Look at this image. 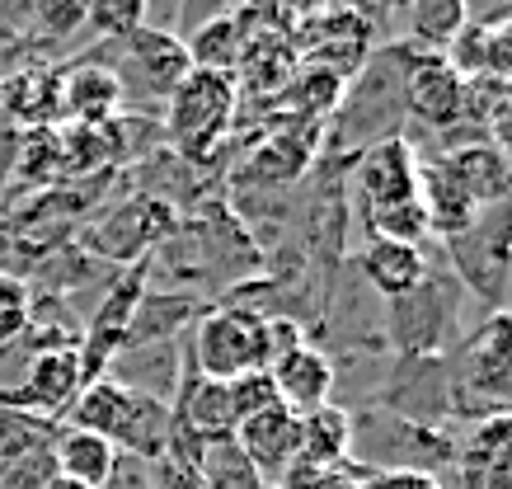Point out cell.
Returning a JSON list of instances; mask_svg holds the SVG:
<instances>
[{
    "instance_id": "36",
    "label": "cell",
    "mask_w": 512,
    "mask_h": 489,
    "mask_svg": "<svg viewBox=\"0 0 512 489\" xmlns=\"http://www.w3.org/2000/svg\"><path fill=\"white\" fill-rule=\"evenodd\" d=\"M503 193H508V203H512V156H508V184H503Z\"/></svg>"
},
{
    "instance_id": "25",
    "label": "cell",
    "mask_w": 512,
    "mask_h": 489,
    "mask_svg": "<svg viewBox=\"0 0 512 489\" xmlns=\"http://www.w3.org/2000/svg\"><path fill=\"white\" fill-rule=\"evenodd\" d=\"M404 24H409V48L447 52L451 38L470 24V0H404Z\"/></svg>"
},
{
    "instance_id": "3",
    "label": "cell",
    "mask_w": 512,
    "mask_h": 489,
    "mask_svg": "<svg viewBox=\"0 0 512 489\" xmlns=\"http://www.w3.org/2000/svg\"><path fill=\"white\" fill-rule=\"evenodd\" d=\"M470 306L475 301L447 273L442 254H433V269L414 292L381 301V330H386L390 358H447L475 325L466 316Z\"/></svg>"
},
{
    "instance_id": "9",
    "label": "cell",
    "mask_w": 512,
    "mask_h": 489,
    "mask_svg": "<svg viewBox=\"0 0 512 489\" xmlns=\"http://www.w3.org/2000/svg\"><path fill=\"white\" fill-rule=\"evenodd\" d=\"M118 48V62L109 66L113 76H118V90H123V104H141V109H151L160 104L165 109V99L179 90V80L193 71L188 62V48L184 38H174L170 29H137L132 38L123 43H113Z\"/></svg>"
},
{
    "instance_id": "22",
    "label": "cell",
    "mask_w": 512,
    "mask_h": 489,
    "mask_svg": "<svg viewBox=\"0 0 512 489\" xmlns=\"http://www.w3.org/2000/svg\"><path fill=\"white\" fill-rule=\"evenodd\" d=\"M127 410H132V391L118 386L113 377H94V381H85L80 395L66 405V428H90V433H99V438H109L113 447H118Z\"/></svg>"
},
{
    "instance_id": "29",
    "label": "cell",
    "mask_w": 512,
    "mask_h": 489,
    "mask_svg": "<svg viewBox=\"0 0 512 489\" xmlns=\"http://www.w3.org/2000/svg\"><path fill=\"white\" fill-rule=\"evenodd\" d=\"M226 386H231L235 424H240V419H249V414L268 410V405H282V400H278V386H273V377H268V367H259V372H245V377L226 381Z\"/></svg>"
},
{
    "instance_id": "31",
    "label": "cell",
    "mask_w": 512,
    "mask_h": 489,
    "mask_svg": "<svg viewBox=\"0 0 512 489\" xmlns=\"http://www.w3.org/2000/svg\"><path fill=\"white\" fill-rule=\"evenodd\" d=\"M29 325V292L15 278H0V344H10Z\"/></svg>"
},
{
    "instance_id": "30",
    "label": "cell",
    "mask_w": 512,
    "mask_h": 489,
    "mask_svg": "<svg viewBox=\"0 0 512 489\" xmlns=\"http://www.w3.org/2000/svg\"><path fill=\"white\" fill-rule=\"evenodd\" d=\"M273 489H357V466H334V471L292 466Z\"/></svg>"
},
{
    "instance_id": "2",
    "label": "cell",
    "mask_w": 512,
    "mask_h": 489,
    "mask_svg": "<svg viewBox=\"0 0 512 489\" xmlns=\"http://www.w3.org/2000/svg\"><path fill=\"white\" fill-rule=\"evenodd\" d=\"M353 193L367 240H409V245L433 240L419 203V151L404 137L367 146L353 160Z\"/></svg>"
},
{
    "instance_id": "11",
    "label": "cell",
    "mask_w": 512,
    "mask_h": 489,
    "mask_svg": "<svg viewBox=\"0 0 512 489\" xmlns=\"http://www.w3.org/2000/svg\"><path fill=\"white\" fill-rule=\"evenodd\" d=\"M372 57V24L357 15L353 5H325L301 24V43H296V62L329 71V76L348 80L357 66Z\"/></svg>"
},
{
    "instance_id": "27",
    "label": "cell",
    "mask_w": 512,
    "mask_h": 489,
    "mask_svg": "<svg viewBox=\"0 0 512 489\" xmlns=\"http://www.w3.org/2000/svg\"><path fill=\"white\" fill-rule=\"evenodd\" d=\"M146 24H151V0H90V15H85V33L104 43H123Z\"/></svg>"
},
{
    "instance_id": "8",
    "label": "cell",
    "mask_w": 512,
    "mask_h": 489,
    "mask_svg": "<svg viewBox=\"0 0 512 489\" xmlns=\"http://www.w3.org/2000/svg\"><path fill=\"white\" fill-rule=\"evenodd\" d=\"M235 109H240V85L235 76H217V71H188L179 80V90L165 99V137H170L188 160L217 151L235 127Z\"/></svg>"
},
{
    "instance_id": "7",
    "label": "cell",
    "mask_w": 512,
    "mask_h": 489,
    "mask_svg": "<svg viewBox=\"0 0 512 489\" xmlns=\"http://www.w3.org/2000/svg\"><path fill=\"white\" fill-rule=\"evenodd\" d=\"M184 358L193 372L212 381H235L268 367V311L240 301L207 306L184 330Z\"/></svg>"
},
{
    "instance_id": "4",
    "label": "cell",
    "mask_w": 512,
    "mask_h": 489,
    "mask_svg": "<svg viewBox=\"0 0 512 489\" xmlns=\"http://www.w3.org/2000/svg\"><path fill=\"white\" fill-rule=\"evenodd\" d=\"M456 428L484 414L512 410V301L484 311L470 334L447 353Z\"/></svg>"
},
{
    "instance_id": "1",
    "label": "cell",
    "mask_w": 512,
    "mask_h": 489,
    "mask_svg": "<svg viewBox=\"0 0 512 489\" xmlns=\"http://www.w3.org/2000/svg\"><path fill=\"white\" fill-rule=\"evenodd\" d=\"M414 52L404 38L386 43V48H372V57L357 66L353 76L343 80L339 109L329 113V151H348V156H362L367 146L390 142V137H404V71L414 62Z\"/></svg>"
},
{
    "instance_id": "34",
    "label": "cell",
    "mask_w": 512,
    "mask_h": 489,
    "mask_svg": "<svg viewBox=\"0 0 512 489\" xmlns=\"http://www.w3.org/2000/svg\"><path fill=\"white\" fill-rule=\"evenodd\" d=\"M146 489H202L198 471L193 466H179L170 457H156L146 466Z\"/></svg>"
},
{
    "instance_id": "32",
    "label": "cell",
    "mask_w": 512,
    "mask_h": 489,
    "mask_svg": "<svg viewBox=\"0 0 512 489\" xmlns=\"http://www.w3.org/2000/svg\"><path fill=\"white\" fill-rule=\"evenodd\" d=\"M442 489H512V471H480V466L451 461L442 471Z\"/></svg>"
},
{
    "instance_id": "6",
    "label": "cell",
    "mask_w": 512,
    "mask_h": 489,
    "mask_svg": "<svg viewBox=\"0 0 512 489\" xmlns=\"http://www.w3.org/2000/svg\"><path fill=\"white\" fill-rule=\"evenodd\" d=\"M348 414H353L348 466H357V471H423L442 480V471L451 466L456 433H447V428H423L414 419L381 410V405H362Z\"/></svg>"
},
{
    "instance_id": "17",
    "label": "cell",
    "mask_w": 512,
    "mask_h": 489,
    "mask_svg": "<svg viewBox=\"0 0 512 489\" xmlns=\"http://www.w3.org/2000/svg\"><path fill=\"white\" fill-rule=\"evenodd\" d=\"M57 104L80 127H109L123 118V90L104 62H80L57 76Z\"/></svg>"
},
{
    "instance_id": "28",
    "label": "cell",
    "mask_w": 512,
    "mask_h": 489,
    "mask_svg": "<svg viewBox=\"0 0 512 489\" xmlns=\"http://www.w3.org/2000/svg\"><path fill=\"white\" fill-rule=\"evenodd\" d=\"M85 15H90V0H29V24L47 43H66L85 33Z\"/></svg>"
},
{
    "instance_id": "10",
    "label": "cell",
    "mask_w": 512,
    "mask_h": 489,
    "mask_svg": "<svg viewBox=\"0 0 512 489\" xmlns=\"http://www.w3.org/2000/svg\"><path fill=\"white\" fill-rule=\"evenodd\" d=\"M372 405L400 414V419H414V424H423V428H447V433H456L447 358H390Z\"/></svg>"
},
{
    "instance_id": "26",
    "label": "cell",
    "mask_w": 512,
    "mask_h": 489,
    "mask_svg": "<svg viewBox=\"0 0 512 489\" xmlns=\"http://www.w3.org/2000/svg\"><path fill=\"white\" fill-rule=\"evenodd\" d=\"M198 480L202 489H268L264 475L245 461V452L235 447V438H212L198 457Z\"/></svg>"
},
{
    "instance_id": "18",
    "label": "cell",
    "mask_w": 512,
    "mask_h": 489,
    "mask_svg": "<svg viewBox=\"0 0 512 489\" xmlns=\"http://www.w3.org/2000/svg\"><path fill=\"white\" fill-rule=\"evenodd\" d=\"M179 348H184V339H179ZM170 410H174V424H184L188 433H198L202 442L231 438V433H235L231 386H226V381L202 377V372H193V367H188V358H184V377H179V391H174Z\"/></svg>"
},
{
    "instance_id": "5",
    "label": "cell",
    "mask_w": 512,
    "mask_h": 489,
    "mask_svg": "<svg viewBox=\"0 0 512 489\" xmlns=\"http://www.w3.org/2000/svg\"><path fill=\"white\" fill-rule=\"evenodd\" d=\"M437 254L447 273L461 283L480 311H498L508 306L512 292V203L498 198V203L475 207V217L456 231V236L437 240Z\"/></svg>"
},
{
    "instance_id": "12",
    "label": "cell",
    "mask_w": 512,
    "mask_h": 489,
    "mask_svg": "<svg viewBox=\"0 0 512 489\" xmlns=\"http://www.w3.org/2000/svg\"><path fill=\"white\" fill-rule=\"evenodd\" d=\"M466 85L470 80L442 52H414V62L404 71V113L428 132L447 137L466 123Z\"/></svg>"
},
{
    "instance_id": "24",
    "label": "cell",
    "mask_w": 512,
    "mask_h": 489,
    "mask_svg": "<svg viewBox=\"0 0 512 489\" xmlns=\"http://www.w3.org/2000/svg\"><path fill=\"white\" fill-rule=\"evenodd\" d=\"M451 461L480 466V471H512V414H484L456 428V452Z\"/></svg>"
},
{
    "instance_id": "35",
    "label": "cell",
    "mask_w": 512,
    "mask_h": 489,
    "mask_svg": "<svg viewBox=\"0 0 512 489\" xmlns=\"http://www.w3.org/2000/svg\"><path fill=\"white\" fill-rule=\"evenodd\" d=\"M43 489H85V485H76V480H66V475H52Z\"/></svg>"
},
{
    "instance_id": "21",
    "label": "cell",
    "mask_w": 512,
    "mask_h": 489,
    "mask_svg": "<svg viewBox=\"0 0 512 489\" xmlns=\"http://www.w3.org/2000/svg\"><path fill=\"white\" fill-rule=\"evenodd\" d=\"M419 203L423 217H428V236L447 240L456 236L470 217H475V203H470L461 184L442 170V160H419Z\"/></svg>"
},
{
    "instance_id": "13",
    "label": "cell",
    "mask_w": 512,
    "mask_h": 489,
    "mask_svg": "<svg viewBox=\"0 0 512 489\" xmlns=\"http://www.w3.org/2000/svg\"><path fill=\"white\" fill-rule=\"evenodd\" d=\"M85 386V367H80V344L43 348L33 353L24 367V381L15 391H0V410L15 414H66V405Z\"/></svg>"
},
{
    "instance_id": "33",
    "label": "cell",
    "mask_w": 512,
    "mask_h": 489,
    "mask_svg": "<svg viewBox=\"0 0 512 489\" xmlns=\"http://www.w3.org/2000/svg\"><path fill=\"white\" fill-rule=\"evenodd\" d=\"M357 489H442V480L423 471H357Z\"/></svg>"
},
{
    "instance_id": "15",
    "label": "cell",
    "mask_w": 512,
    "mask_h": 489,
    "mask_svg": "<svg viewBox=\"0 0 512 489\" xmlns=\"http://www.w3.org/2000/svg\"><path fill=\"white\" fill-rule=\"evenodd\" d=\"M433 254L437 250L409 245V240H367V245L357 250L353 269L376 301H395V297H404V292H414V287L428 278Z\"/></svg>"
},
{
    "instance_id": "19",
    "label": "cell",
    "mask_w": 512,
    "mask_h": 489,
    "mask_svg": "<svg viewBox=\"0 0 512 489\" xmlns=\"http://www.w3.org/2000/svg\"><path fill=\"white\" fill-rule=\"evenodd\" d=\"M47 452H52V466L57 475L66 480H76L85 489H104L113 480V466H118V447L109 438H99L90 428H57L52 442H47Z\"/></svg>"
},
{
    "instance_id": "38",
    "label": "cell",
    "mask_w": 512,
    "mask_h": 489,
    "mask_svg": "<svg viewBox=\"0 0 512 489\" xmlns=\"http://www.w3.org/2000/svg\"><path fill=\"white\" fill-rule=\"evenodd\" d=\"M508 414H512V410H508Z\"/></svg>"
},
{
    "instance_id": "14",
    "label": "cell",
    "mask_w": 512,
    "mask_h": 489,
    "mask_svg": "<svg viewBox=\"0 0 512 489\" xmlns=\"http://www.w3.org/2000/svg\"><path fill=\"white\" fill-rule=\"evenodd\" d=\"M235 447L245 452V461L264 475V485L273 489L282 475L296 466V452H301V419H296L287 405H268V410L249 414L235 424Z\"/></svg>"
},
{
    "instance_id": "20",
    "label": "cell",
    "mask_w": 512,
    "mask_h": 489,
    "mask_svg": "<svg viewBox=\"0 0 512 489\" xmlns=\"http://www.w3.org/2000/svg\"><path fill=\"white\" fill-rule=\"evenodd\" d=\"M433 160H442V170L461 184V193H466L475 207L508 198V193H503V184H508V156H503L494 142L451 146V151H442V156H433Z\"/></svg>"
},
{
    "instance_id": "23",
    "label": "cell",
    "mask_w": 512,
    "mask_h": 489,
    "mask_svg": "<svg viewBox=\"0 0 512 489\" xmlns=\"http://www.w3.org/2000/svg\"><path fill=\"white\" fill-rule=\"evenodd\" d=\"M348 438H353V414L343 405L301 414V452L296 466H315V471H334L348 466Z\"/></svg>"
},
{
    "instance_id": "37",
    "label": "cell",
    "mask_w": 512,
    "mask_h": 489,
    "mask_svg": "<svg viewBox=\"0 0 512 489\" xmlns=\"http://www.w3.org/2000/svg\"><path fill=\"white\" fill-rule=\"evenodd\" d=\"M508 301H512V292H508Z\"/></svg>"
},
{
    "instance_id": "16",
    "label": "cell",
    "mask_w": 512,
    "mask_h": 489,
    "mask_svg": "<svg viewBox=\"0 0 512 489\" xmlns=\"http://www.w3.org/2000/svg\"><path fill=\"white\" fill-rule=\"evenodd\" d=\"M268 377L278 386V400L296 419L334 405V363L325 358V348L301 344L292 353H282L278 363H268Z\"/></svg>"
}]
</instances>
